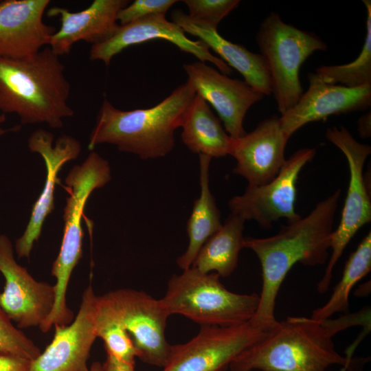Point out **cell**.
I'll return each mask as SVG.
<instances>
[{"label": "cell", "instance_id": "obj_1", "mask_svg": "<svg viewBox=\"0 0 371 371\" xmlns=\"http://www.w3.org/2000/svg\"><path fill=\"white\" fill-rule=\"evenodd\" d=\"M364 312L336 319L289 317L277 322L259 340L243 350L229 363L230 371H326L341 366L355 371L364 358L344 357L335 349L333 336L363 319Z\"/></svg>", "mask_w": 371, "mask_h": 371}, {"label": "cell", "instance_id": "obj_2", "mask_svg": "<svg viewBox=\"0 0 371 371\" xmlns=\"http://www.w3.org/2000/svg\"><path fill=\"white\" fill-rule=\"evenodd\" d=\"M341 190L319 201L305 217L289 223L274 236L245 238L243 248L252 250L260 260L262 284L257 311L250 320L265 329L273 327L276 301L288 272L297 262L323 265L328 258L334 217Z\"/></svg>", "mask_w": 371, "mask_h": 371}, {"label": "cell", "instance_id": "obj_3", "mask_svg": "<svg viewBox=\"0 0 371 371\" xmlns=\"http://www.w3.org/2000/svg\"><path fill=\"white\" fill-rule=\"evenodd\" d=\"M70 91L65 66L49 47L27 58L0 56V113L16 114L22 124L61 128L74 114Z\"/></svg>", "mask_w": 371, "mask_h": 371}, {"label": "cell", "instance_id": "obj_4", "mask_svg": "<svg viewBox=\"0 0 371 371\" xmlns=\"http://www.w3.org/2000/svg\"><path fill=\"white\" fill-rule=\"evenodd\" d=\"M195 95L187 80L148 109L122 111L104 98L89 136L88 149L111 144L142 159L165 157L175 146V131L181 127Z\"/></svg>", "mask_w": 371, "mask_h": 371}, {"label": "cell", "instance_id": "obj_5", "mask_svg": "<svg viewBox=\"0 0 371 371\" xmlns=\"http://www.w3.org/2000/svg\"><path fill=\"white\" fill-rule=\"evenodd\" d=\"M160 300L170 315H181L201 326L228 327L249 322L260 298L256 293L232 292L216 273H205L191 267L172 276Z\"/></svg>", "mask_w": 371, "mask_h": 371}, {"label": "cell", "instance_id": "obj_6", "mask_svg": "<svg viewBox=\"0 0 371 371\" xmlns=\"http://www.w3.org/2000/svg\"><path fill=\"white\" fill-rule=\"evenodd\" d=\"M111 179L109 162L93 151L82 164L75 166L65 178L69 196L63 210V236L52 267V275L56 278V295L50 315L54 319H65L72 313L67 304L66 293L71 273L82 255L83 211L92 192L104 186Z\"/></svg>", "mask_w": 371, "mask_h": 371}, {"label": "cell", "instance_id": "obj_7", "mask_svg": "<svg viewBox=\"0 0 371 371\" xmlns=\"http://www.w3.org/2000/svg\"><path fill=\"white\" fill-rule=\"evenodd\" d=\"M256 42L264 58L279 112L292 108L303 93L300 69L316 51H325L327 45L312 32L284 23L275 12L262 22Z\"/></svg>", "mask_w": 371, "mask_h": 371}, {"label": "cell", "instance_id": "obj_8", "mask_svg": "<svg viewBox=\"0 0 371 371\" xmlns=\"http://www.w3.org/2000/svg\"><path fill=\"white\" fill-rule=\"evenodd\" d=\"M326 139L345 155L350 179L339 224L333 230L331 255L324 273L317 284V291L326 293L330 284L334 267L358 230L371 221V201L363 175L365 161L371 153L370 145L358 142L344 127L327 128Z\"/></svg>", "mask_w": 371, "mask_h": 371}, {"label": "cell", "instance_id": "obj_9", "mask_svg": "<svg viewBox=\"0 0 371 371\" xmlns=\"http://www.w3.org/2000/svg\"><path fill=\"white\" fill-rule=\"evenodd\" d=\"M315 153V148H301L285 160L278 174L269 183L248 185L243 194L229 201L231 213L245 222L254 220L263 228H270L280 218H286L288 223L298 220L300 216L295 210L296 183L301 170Z\"/></svg>", "mask_w": 371, "mask_h": 371}, {"label": "cell", "instance_id": "obj_10", "mask_svg": "<svg viewBox=\"0 0 371 371\" xmlns=\"http://www.w3.org/2000/svg\"><path fill=\"white\" fill-rule=\"evenodd\" d=\"M269 330L251 321L228 327L201 326L190 341L171 345L169 359L161 371H224L238 354Z\"/></svg>", "mask_w": 371, "mask_h": 371}, {"label": "cell", "instance_id": "obj_11", "mask_svg": "<svg viewBox=\"0 0 371 371\" xmlns=\"http://www.w3.org/2000/svg\"><path fill=\"white\" fill-rule=\"evenodd\" d=\"M143 362L164 368L171 345L165 335L170 316L161 300L143 291L120 289L106 293Z\"/></svg>", "mask_w": 371, "mask_h": 371}, {"label": "cell", "instance_id": "obj_12", "mask_svg": "<svg viewBox=\"0 0 371 371\" xmlns=\"http://www.w3.org/2000/svg\"><path fill=\"white\" fill-rule=\"evenodd\" d=\"M0 272L5 278L0 307L17 327H41L55 302V287L36 280L14 256L10 238L0 234Z\"/></svg>", "mask_w": 371, "mask_h": 371}, {"label": "cell", "instance_id": "obj_13", "mask_svg": "<svg viewBox=\"0 0 371 371\" xmlns=\"http://www.w3.org/2000/svg\"><path fill=\"white\" fill-rule=\"evenodd\" d=\"M97 298L89 285L82 294L74 319L66 325L54 326L52 341L30 362L29 371H88L87 360L98 337Z\"/></svg>", "mask_w": 371, "mask_h": 371}, {"label": "cell", "instance_id": "obj_14", "mask_svg": "<svg viewBox=\"0 0 371 371\" xmlns=\"http://www.w3.org/2000/svg\"><path fill=\"white\" fill-rule=\"evenodd\" d=\"M155 39L166 40L181 51L194 55L199 61L213 63L225 75L232 71L221 58L210 52L203 41L188 38L183 30L174 22L168 21L164 14L150 15L126 25H120L109 39L91 45L89 58L101 60L109 66L112 58L127 47Z\"/></svg>", "mask_w": 371, "mask_h": 371}, {"label": "cell", "instance_id": "obj_15", "mask_svg": "<svg viewBox=\"0 0 371 371\" xmlns=\"http://www.w3.org/2000/svg\"><path fill=\"white\" fill-rule=\"evenodd\" d=\"M183 68L196 93L217 112L226 133L233 139L244 136L245 116L264 95L245 81L231 78L204 62L184 64Z\"/></svg>", "mask_w": 371, "mask_h": 371}, {"label": "cell", "instance_id": "obj_16", "mask_svg": "<svg viewBox=\"0 0 371 371\" xmlns=\"http://www.w3.org/2000/svg\"><path fill=\"white\" fill-rule=\"evenodd\" d=\"M54 135L43 128L33 132L28 139V147L44 159L47 177L43 190L35 202L28 224L15 243L19 258L30 257L47 216L54 208L55 186L59 182L58 173L64 164L78 157L81 151L80 142L72 136L63 135L53 144Z\"/></svg>", "mask_w": 371, "mask_h": 371}, {"label": "cell", "instance_id": "obj_17", "mask_svg": "<svg viewBox=\"0 0 371 371\" xmlns=\"http://www.w3.org/2000/svg\"><path fill=\"white\" fill-rule=\"evenodd\" d=\"M289 139L277 115L262 120L244 136L232 138L229 155L236 161L233 172L243 177L248 185L269 183L286 160L284 150Z\"/></svg>", "mask_w": 371, "mask_h": 371}, {"label": "cell", "instance_id": "obj_18", "mask_svg": "<svg viewBox=\"0 0 371 371\" xmlns=\"http://www.w3.org/2000/svg\"><path fill=\"white\" fill-rule=\"evenodd\" d=\"M309 87L297 102L280 117L282 131L290 137L305 124L332 115L364 111L371 104V85L348 87L322 82L308 75Z\"/></svg>", "mask_w": 371, "mask_h": 371}, {"label": "cell", "instance_id": "obj_19", "mask_svg": "<svg viewBox=\"0 0 371 371\" xmlns=\"http://www.w3.org/2000/svg\"><path fill=\"white\" fill-rule=\"evenodd\" d=\"M49 0L0 1V56L32 57L49 45L54 27L43 21Z\"/></svg>", "mask_w": 371, "mask_h": 371}, {"label": "cell", "instance_id": "obj_20", "mask_svg": "<svg viewBox=\"0 0 371 371\" xmlns=\"http://www.w3.org/2000/svg\"><path fill=\"white\" fill-rule=\"evenodd\" d=\"M128 3L127 0H94L87 8L75 12L65 8H51L47 15L58 16L60 27L52 34L48 47L60 56L68 54L78 41L91 45L105 41L120 25L118 12Z\"/></svg>", "mask_w": 371, "mask_h": 371}, {"label": "cell", "instance_id": "obj_21", "mask_svg": "<svg viewBox=\"0 0 371 371\" xmlns=\"http://www.w3.org/2000/svg\"><path fill=\"white\" fill-rule=\"evenodd\" d=\"M171 17L172 21L185 33L199 38L209 49L218 54L228 66L236 69L251 88L263 95L271 94L267 67L260 54L254 53L242 45L227 41L216 28L192 21L181 10H173Z\"/></svg>", "mask_w": 371, "mask_h": 371}, {"label": "cell", "instance_id": "obj_22", "mask_svg": "<svg viewBox=\"0 0 371 371\" xmlns=\"http://www.w3.org/2000/svg\"><path fill=\"white\" fill-rule=\"evenodd\" d=\"M181 128L182 142L192 153L211 158L229 154L232 138L223 128L208 103L196 93Z\"/></svg>", "mask_w": 371, "mask_h": 371}, {"label": "cell", "instance_id": "obj_23", "mask_svg": "<svg viewBox=\"0 0 371 371\" xmlns=\"http://www.w3.org/2000/svg\"><path fill=\"white\" fill-rule=\"evenodd\" d=\"M212 158L199 155V197L194 201L192 214L187 222L189 238L185 252L177 259V264L183 271L191 267L200 249L206 240L222 226L221 212L209 186V170Z\"/></svg>", "mask_w": 371, "mask_h": 371}, {"label": "cell", "instance_id": "obj_24", "mask_svg": "<svg viewBox=\"0 0 371 371\" xmlns=\"http://www.w3.org/2000/svg\"><path fill=\"white\" fill-rule=\"evenodd\" d=\"M245 221L230 214L221 227L200 249L191 267L202 273L215 272L228 277L237 267L243 248Z\"/></svg>", "mask_w": 371, "mask_h": 371}, {"label": "cell", "instance_id": "obj_25", "mask_svg": "<svg viewBox=\"0 0 371 371\" xmlns=\"http://www.w3.org/2000/svg\"><path fill=\"white\" fill-rule=\"evenodd\" d=\"M371 270V233L362 239L346 262L341 280L328 302L313 311L311 317L322 321L337 313H348L349 294L354 285Z\"/></svg>", "mask_w": 371, "mask_h": 371}, {"label": "cell", "instance_id": "obj_26", "mask_svg": "<svg viewBox=\"0 0 371 371\" xmlns=\"http://www.w3.org/2000/svg\"><path fill=\"white\" fill-rule=\"evenodd\" d=\"M95 325L97 336L103 340L106 355L135 366L137 350L106 294L98 296Z\"/></svg>", "mask_w": 371, "mask_h": 371}, {"label": "cell", "instance_id": "obj_27", "mask_svg": "<svg viewBox=\"0 0 371 371\" xmlns=\"http://www.w3.org/2000/svg\"><path fill=\"white\" fill-rule=\"evenodd\" d=\"M366 6V34L361 51L352 62L344 65H323L315 74L322 82L348 87L371 85V1L363 0Z\"/></svg>", "mask_w": 371, "mask_h": 371}, {"label": "cell", "instance_id": "obj_28", "mask_svg": "<svg viewBox=\"0 0 371 371\" xmlns=\"http://www.w3.org/2000/svg\"><path fill=\"white\" fill-rule=\"evenodd\" d=\"M41 351L20 329L15 327L0 307V353L30 361Z\"/></svg>", "mask_w": 371, "mask_h": 371}, {"label": "cell", "instance_id": "obj_29", "mask_svg": "<svg viewBox=\"0 0 371 371\" xmlns=\"http://www.w3.org/2000/svg\"><path fill=\"white\" fill-rule=\"evenodd\" d=\"M188 16L198 24L217 29L221 21L240 3L238 0H185Z\"/></svg>", "mask_w": 371, "mask_h": 371}, {"label": "cell", "instance_id": "obj_30", "mask_svg": "<svg viewBox=\"0 0 371 371\" xmlns=\"http://www.w3.org/2000/svg\"><path fill=\"white\" fill-rule=\"evenodd\" d=\"M178 1L176 0H135L121 9L117 21L124 25L139 19L153 15L164 14Z\"/></svg>", "mask_w": 371, "mask_h": 371}, {"label": "cell", "instance_id": "obj_31", "mask_svg": "<svg viewBox=\"0 0 371 371\" xmlns=\"http://www.w3.org/2000/svg\"><path fill=\"white\" fill-rule=\"evenodd\" d=\"M31 361L0 353V371H29Z\"/></svg>", "mask_w": 371, "mask_h": 371}, {"label": "cell", "instance_id": "obj_32", "mask_svg": "<svg viewBox=\"0 0 371 371\" xmlns=\"http://www.w3.org/2000/svg\"><path fill=\"white\" fill-rule=\"evenodd\" d=\"M102 368L103 371H135V366L121 361L108 355L102 363Z\"/></svg>", "mask_w": 371, "mask_h": 371}, {"label": "cell", "instance_id": "obj_33", "mask_svg": "<svg viewBox=\"0 0 371 371\" xmlns=\"http://www.w3.org/2000/svg\"><path fill=\"white\" fill-rule=\"evenodd\" d=\"M357 128L361 137L368 138L371 135L370 111L360 117L357 122Z\"/></svg>", "mask_w": 371, "mask_h": 371}, {"label": "cell", "instance_id": "obj_34", "mask_svg": "<svg viewBox=\"0 0 371 371\" xmlns=\"http://www.w3.org/2000/svg\"><path fill=\"white\" fill-rule=\"evenodd\" d=\"M6 121V115L0 113V137L7 133L15 132L20 129V126H15L10 128H3L2 125Z\"/></svg>", "mask_w": 371, "mask_h": 371}, {"label": "cell", "instance_id": "obj_35", "mask_svg": "<svg viewBox=\"0 0 371 371\" xmlns=\"http://www.w3.org/2000/svg\"><path fill=\"white\" fill-rule=\"evenodd\" d=\"M88 371H103L102 363L98 361L94 362Z\"/></svg>", "mask_w": 371, "mask_h": 371}]
</instances>
